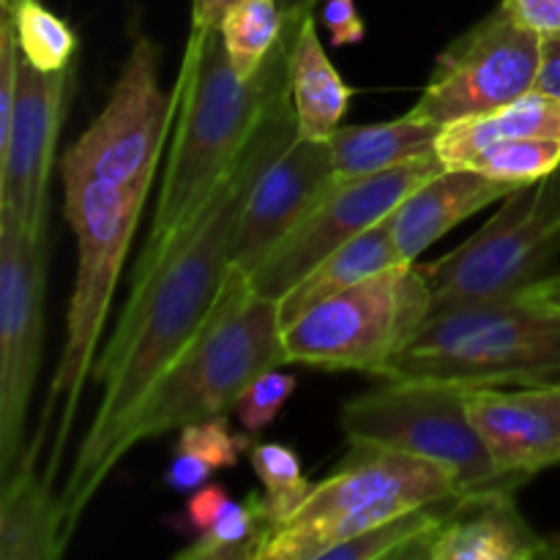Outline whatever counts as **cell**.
Instances as JSON below:
<instances>
[{
	"instance_id": "29",
	"label": "cell",
	"mask_w": 560,
	"mask_h": 560,
	"mask_svg": "<svg viewBox=\"0 0 560 560\" xmlns=\"http://www.w3.org/2000/svg\"><path fill=\"white\" fill-rule=\"evenodd\" d=\"M252 446H255V438L249 432L235 435L228 424V416H217V419L186 424L180 430L175 452H189L200 457L202 463L211 465V468L222 470L238 465L241 454L249 452Z\"/></svg>"
},
{
	"instance_id": "10",
	"label": "cell",
	"mask_w": 560,
	"mask_h": 560,
	"mask_svg": "<svg viewBox=\"0 0 560 560\" xmlns=\"http://www.w3.org/2000/svg\"><path fill=\"white\" fill-rule=\"evenodd\" d=\"M178 96L159 88V49L137 36L102 115L63 156V189L88 184L135 186L156 178L175 124Z\"/></svg>"
},
{
	"instance_id": "11",
	"label": "cell",
	"mask_w": 560,
	"mask_h": 560,
	"mask_svg": "<svg viewBox=\"0 0 560 560\" xmlns=\"http://www.w3.org/2000/svg\"><path fill=\"white\" fill-rule=\"evenodd\" d=\"M539 58V33L498 5L438 55L435 71L410 115L446 126L506 107L534 91Z\"/></svg>"
},
{
	"instance_id": "21",
	"label": "cell",
	"mask_w": 560,
	"mask_h": 560,
	"mask_svg": "<svg viewBox=\"0 0 560 560\" xmlns=\"http://www.w3.org/2000/svg\"><path fill=\"white\" fill-rule=\"evenodd\" d=\"M441 126L405 113L386 124L339 126L328 140L337 180H359L435 153Z\"/></svg>"
},
{
	"instance_id": "37",
	"label": "cell",
	"mask_w": 560,
	"mask_h": 560,
	"mask_svg": "<svg viewBox=\"0 0 560 560\" xmlns=\"http://www.w3.org/2000/svg\"><path fill=\"white\" fill-rule=\"evenodd\" d=\"M517 299H523L528 306H536V310L560 312V273H547L545 279L530 284Z\"/></svg>"
},
{
	"instance_id": "18",
	"label": "cell",
	"mask_w": 560,
	"mask_h": 560,
	"mask_svg": "<svg viewBox=\"0 0 560 560\" xmlns=\"http://www.w3.org/2000/svg\"><path fill=\"white\" fill-rule=\"evenodd\" d=\"M517 184L487 178L476 170L446 167L410 191L388 217L392 238L405 262H416L435 241L481 208L501 202Z\"/></svg>"
},
{
	"instance_id": "6",
	"label": "cell",
	"mask_w": 560,
	"mask_h": 560,
	"mask_svg": "<svg viewBox=\"0 0 560 560\" xmlns=\"http://www.w3.org/2000/svg\"><path fill=\"white\" fill-rule=\"evenodd\" d=\"M463 495L457 474L435 459L359 448L268 536L260 560H323L328 550L394 517Z\"/></svg>"
},
{
	"instance_id": "31",
	"label": "cell",
	"mask_w": 560,
	"mask_h": 560,
	"mask_svg": "<svg viewBox=\"0 0 560 560\" xmlns=\"http://www.w3.org/2000/svg\"><path fill=\"white\" fill-rule=\"evenodd\" d=\"M320 20L328 31L331 47H350V44L364 42V20L359 14L355 0H323Z\"/></svg>"
},
{
	"instance_id": "25",
	"label": "cell",
	"mask_w": 560,
	"mask_h": 560,
	"mask_svg": "<svg viewBox=\"0 0 560 560\" xmlns=\"http://www.w3.org/2000/svg\"><path fill=\"white\" fill-rule=\"evenodd\" d=\"M273 520L268 514L266 498L249 492L244 503L230 501L222 517L206 530L191 536L189 545L175 552L178 560H260L268 536L273 534Z\"/></svg>"
},
{
	"instance_id": "27",
	"label": "cell",
	"mask_w": 560,
	"mask_h": 560,
	"mask_svg": "<svg viewBox=\"0 0 560 560\" xmlns=\"http://www.w3.org/2000/svg\"><path fill=\"white\" fill-rule=\"evenodd\" d=\"M20 55L38 71H66L77 52V33L42 0H22L11 11Z\"/></svg>"
},
{
	"instance_id": "1",
	"label": "cell",
	"mask_w": 560,
	"mask_h": 560,
	"mask_svg": "<svg viewBox=\"0 0 560 560\" xmlns=\"http://www.w3.org/2000/svg\"><path fill=\"white\" fill-rule=\"evenodd\" d=\"M295 140L299 118L290 93L268 113L206 206L162 249L137 257L129 301L91 375L102 383V402L60 495L69 539L118 465V443L135 410L211 317L233 271L235 230L252 186Z\"/></svg>"
},
{
	"instance_id": "13",
	"label": "cell",
	"mask_w": 560,
	"mask_h": 560,
	"mask_svg": "<svg viewBox=\"0 0 560 560\" xmlns=\"http://www.w3.org/2000/svg\"><path fill=\"white\" fill-rule=\"evenodd\" d=\"M44 241L0 222V479L25 452V419L42 370Z\"/></svg>"
},
{
	"instance_id": "14",
	"label": "cell",
	"mask_w": 560,
	"mask_h": 560,
	"mask_svg": "<svg viewBox=\"0 0 560 560\" xmlns=\"http://www.w3.org/2000/svg\"><path fill=\"white\" fill-rule=\"evenodd\" d=\"M71 71H38L20 55V91L11 135L0 148V222L47 238L49 173L58 151Z\"/></svg>"
},
{
	"instance_id": "36",
	"label": "cell",
	"mask_w": 560,
	"mask_h": 560,
	"mask_svg": "<svg viewBox=\"0 0 560 560\" xmlns=\"http://www.w3.org/2000/svg\"><path fill=\"white\" fill-rule=\"evenodd\" d=\"M534 91L547 93V96L560 102V33L541 36V58L539 71H536Z\"/></svg>"
},
{
	"instance_id": "30",
	"label": "cell",
	"mask_w": 560,
	"mask_h": 560,
	"mask_svg": "<svg viewBox=\"0 0 560 560\" xmlns=\"http://www.w3.org/2000/svg\"><path fill=\"white\" fill-rule=\"evenodd\" d=\"M295 381L293 375H284L279 370H268L262 375H257L255 381L246 386V392L241 394L238 402H235V416H238L244 432H249L252 438L260 435L262 430L273 424V419L279 416V410L288 405V399L293 397Z\"/></svg>"
},
{
	"instance_id": "2",
	"label": "cell",
	"mask_w": 560,
	"mask_h": 560,
	"mask_svg": "<svg viewBox=\"0 0 560 560\" xmlns=\"http://www.w3.org/2000/svg\"><path fill=\"white\" fill-rule=\"evenodd\" d=\"M299 27H290L252 80H244L233 69L219 27L189 31L184 63L173 88L178 96L175 135L153 208L151 235L140 257L162 249L206 206L268 113L290 96V49Z\"/></svg>"
},
{
	"instance_id": "12",
	"label": "cell",
	"mask_w": 560,
	"mask_h": 560,
	"mask_svg": "<svg viewBox=\"0 0 560 560\" xmlns=\"http://www.w3.org/2000/svg\"><path fill=\"white\" fill-rule=\"evenodd\" d=\"M441 170H446V164L435 151L388 173L359 180H337L334 189L306 213L304 222L290 230L249 273L252 288L266 299L279 301L317 262L326 260L355 235L392 217L410 191L419 189Z\"/></svg>"
},
{
	"instance_id": "8",
	"label": "cell",
	"mask_w": 560,
	"mask_h": 560,
	"mask_svg": "<svg viewBox=\"0 0 560 560\" xmlns=\"http://www.w3.org/2000/svg\"><path fill=\"white\" fill-rule=\"evenodd\" d=\"M468 386L446 381H383L342 405L345 441L359 448L435 459L457 474L459 492L514 487L495 468L468 413Z\"/></svg>"
},
{
	"instance_id": "23",
	"label": "cell",
	"mask_w": 560,
	"mask_h": 560,
	"mask_svg": "<svg viewBox=\"0 0 560 560\" xmlns=\"http://www.w3.org/2000/svg\"><path fill=\"white\" fill-rule=\"evenodd\" d=\"M512 137H556L560 140V102L547 93L530 91L517 102L474 118L441 126L435 151L446 167H463L465 159L479 148Z\"/></svg>"
},
{
	"instance_id": "22",
	"label": "cell",
	"mask_w": 560,
	"mask_h": 560,
	"mask_svg": "<svg viewBox=\"0 0 560 560\" xmlns=\"http://www.w3.org/2000/svg\"><path fill=\"white\" fill-rule=\"evenodd\" d=\"M405 262L399 257L397 244L392 238V228H388V217L370 228L366 233L355 235L345 246H339L334 255L317 262L301 282H295L288 293L279 299V317H282V328L290 326L295 317L310 312L312 306L323 304V301L334 299L342 290L353 288V284L364 282L366 277H375L377 271L399 266Z\"/></svg>"
},
{
	"instance_id": "38",
	"label": "cell",
	"mask_w": 560,
	"mask_h": 560,
	"mask_svg": "<svg viewBox=\"0 0 560 560\" xmlns=\"http://www.w3.org/2000/svg\"><path fill=\"white\" fill-rule=\"evenodd\" d=\"M545 388H547V394H550L552 402H556V408L560 413V383H552V386H545Z\"/></svg>"
},
{
	"instance_id": "32",
	"label": "cell",
	"mask_w": 560,
	"mask_h": 560,
	"mask_svg": "<svg viewBox=\"0 0 560 560\" xmlns=\"http://www.w3.org/2000/svg\"><path fill=\"white\" fill-rule=\"evenodd\" d=\"M233 498L228 495L222 485H206L197 492H191V498L184 506V525L191 530V536L206 534L219 517H222L224 509L230 506Z\"/></svg>"
},
{
	"instance_id": "28",
	"label": "cell",
	"mask_w": 560,
	"mask_h": 560,
	"mask_svg": "<svg viewBox=\"0 0 560 560\" xmlns=\"http://www.w3.org/2000/svg\"><path fill=\"white\" fill-rule=\"evenodd\" d=\"M249 463L262 485L268 514H271L273 525L279 528L293 514V509L304 501L312 487L304 479L299 454L284 446V443H255L249 448Z\"/></svg>"
},
{
	"instance_id": "17",
	"label": "cell",
	"mask_w": 560,
	"mask_h": 560,
	"mask_svg": "<svg viewBox=\"0 0 560 560\" xmlns=\"http://www.w3.org/2000/svg\"><path fill=\"white\" fill-rule=\"evenodd\" d=\"M468 413L495 468L509 479L528 481L560 465V413L545 386L470 388Z\"/></svg>"
},
{
	"instance_id": "26",
	"label": "cell",
	"mask_w": 560,
	"mask_h": 560,
	"mask_svg": "<svg viewBox=\"0 0 560 560\" xmlns=\"http://www.w3.org/2000/svg\"><path fill=\"white\" fill-rule=\"evenodd\" d=\"M560 167V140L556 137H512L479 148L463 162V170H476L487 178L506 184H534Z\"/></svg>"
},
{
	"instance_id": "39",
	"label": "cell",
	"mask_w": 560,
	"mask_h": 560,
	"mask_svg": "<svg viewBox=\"0 0 560 560\" xmlns=\"http://www.w3.org/2000/svg\"><path fill=\"white\" fill-rule=\"evenodd\" d=\"M20 3L22 0H0V5H3V14H11V11H14Z\"/></svg>"
},
{
	"instance_id": "35",
	"label": "cell",
	"mask_w": 560,
	"mask_h": 560,
	"mask_svg": "<svg viewBox=\"0 0 560 560\" xmlns=\"http://www.w3.org/2000/svg\"><path fill=\"white\" fill-rule=\"evenodd\" d=\"M213 474H217V468L202 463L195 454L175 452L167 470H164V485L175 492H197L200 487H206L208 481H211Z\"/></svg>"
},
{
	"instance_id": "33",
	"label": "cell",
	"mask_w": 560,
	"mask_h": 560,
	"mask_svg": "<svg viewBox=\"0 0 560 560\" xmlns=\"http://www.w3.org/2000/svg\"><path fill=\"white\" fill-rule=\"evenodd\" d=\"M235 0H191V31H217L219 20ZM290 22H304L320 0H279Z\"/></svg>"
},
{
	"instance_id": "3",
	"label": "cell",
	"mask_w": 560,
	"mask_h": 560,
	"mask_svg": "<svg viewBox=\"0 0 560 560\" xmlns=\"http://www.w3.org/2000/svg\"><path fill=\"white\" fill-rule=\"evenodd\" d=\"M284 361L279 301L257 293L249 273L233 268L202 331L167 366L131 416L118 463L140 443L228 416L257 375Z\"/></svg>"
},
{
	"instance_id": "19",
	"label": "cell",
	"mask_w": 560,
	"mask_h": 560,
	"mask_svg": "<svg viewBox=\"0 0 560 560\" xmlns=\"http://www.w3.org/2000/svg\"><path fill=\"white\" fill-rule=\"evenodd\" d=\"M44 432L36 430L14 470L0 490V558L58 560L69 545L63 498L52 492V479L38 474Z\"/></svg>"
},
{
	"instance_id": "16",
	"label": "cell",
	"mask_w": 560,
	"mask_h": 560,
	"mask_svg": "<svg viewBox=\"0 0 560 560\" xmlns=\"http://www.w3.org/2000/svg\"><path fill=\"white\" fill-rule=\"evenodd\" d=\"M560 556L520 512L514 487L463 492L446 503L427 545V560H536Z\"/></svg>"
},
{
	"instance_id": "4",
	"label": "cell",
	"mask_w": 560,
	"mask_h": 560,
	"mask_svg": "<svg viewBox=\"0 0 560 560\" xmlns=\"http://www.w3.org/2000/svg\"><path fill=\"white\" fill-rule=\"evenodd\" d=\"M377 377L468 388L552 386L560 383V312L536 310L514 295L430 315Z\"/></svg>"
},
{
	"instance_id": "5",
	"label": "cell",
	"mask_w": 560,
	"mask_h": 560,
	"mask_svg": "<svg viewBox=\"0 0 560 560\" xmlns=\"http://www.w3.org/2000/svg\"><path fill=\"white\" fill-rule=\"evenodd\" d=\"M151 180L135 186L88 184L66 191V222L77 238V279L66 317V345L55 370L49 397L44 402L38 432L47 435L55 410H60L58 438L44 474L55 479L63 459L66 438L74 424L82 386L96 366V348L107 323L109 301L118 284L124 262L129 257L131 238L142 217Z\"/></svg>"
},
{
	"instance_id": "7",
	"label": "cell",
	"mask_w": 560,
	"mask_h": 560,
	"mask_svg": "<svg viewBox=\"0 0 560 560\" xmlns=\"http://www.w3.org/2000/svg\"><path fill=\"white\" fill-rule=\"evenodd\" d=\"M430 312L432 293L424 266L399 262L284 326V361L377 377L413 342Z\"/></svg>"
},
{
	"instance_id": "24",
	"label": "cell",
	"mask_w": 560,
	"mask_h": 560,
	"mask_svg": "<svg viewBox=\"0 0 560 560\" xmlns=\"http://www.w3.org/2000/svg\"><path fill=\"white\" fill-rule=\"evenodd\" d=\"M299 25L301 22L288 20L279 0H235L219 20V33L233 69L244 80H252L282 44L290 27Z\"/></svg>"
},
{
	"instance_id": "20",
	"label": "cell",
	"mask_w": 560,
	"mask_h": 560,
	"mask_svg": "<svg viewBox=\"0 0 560 560\" xmlns=\"http://www.w3.org/2000/svg\"><path fill=\"white\" fill-rule=\"evenodd\" d=\"M290 93H293L301 140H331L342 126L353 91L345 85L337 66L326 55L312 14L301 22L299 36L290 49Z\"/></svg>"
},
{
	"instance_id": "34",
	"label": "cell",
	"mask_w": 560,
	"mask_h": 560,
	"mask_svg": "<svg viewBox=\"0 0 560 560\" xmlns=\"http://www.w3.org/2000/svg\"><path fill=\"white\" fill-rule=\"evenodd\" d=\"M501 5L539 36L560 33V0H501Z\"/></svg>"
},
{
	"instance_id": "15",
	"label": "cell",
	"mask_w": 560,
	"mask_h": 560,
	"mask_svg": "<svg viewBox=\"0 0 560 560\" xmlns=\"http://www.w3.org/2000/svg\"><path fill=\"white\" fill-rule=\"evenodd\" d=\"M337 184L331 145L295 140L252 186L233 241V268L252 273Z\"/></svg>"
},
{
	"instance_id": "9",
	"label": "cell",
	"mask_w": 560,
	"mask_h": 560,
	"mask_svg": "<svg viewBox=\"0 0 560 560\" xmlns=\"http://www.w3.org/2000/svg\"><path fill=\"white\" fill-rule=\"evenodd\" d=\"M560 255V167L547 178L525 184L503 197V206L474 238L424 273L432 312L457 310L485 301L514 299L547 277Z\"/></svg>"
}]
</instances>
